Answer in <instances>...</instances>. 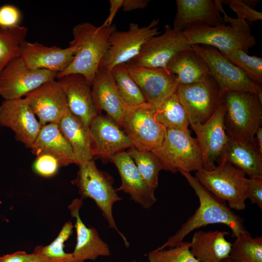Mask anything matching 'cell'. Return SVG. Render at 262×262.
Returning a JSON list of instances; mask_svg holds the SVG:
<instances>
[{"label": "cell", "instance_id": "cell-1", "mask_svg": "<svg viewBox=\"0 0 262 262\" xmlns=\"http://www.w3.org/2000/svg\"><path fill=\"white\" fill-rule=\"evenodd\" d=\"M197 196L199 205L179 229L158 250L174 247L180 245L184 238L194 230L208 225L223 224L231 230L232 237L236 238L246 230L244 219L236 214L227 203L215 196L198 181L190 172L180 171Z\"/></svg>", "mask_w": 262, "mask_h": 262}, {"label": "cell", "instance_id": "cell-2", "mask_svg": "<svg viewBox=\"0 0 262 262\" xmlns=\"http://www.w3.org/2000/svg\"><path fill=\"white\" fill-rule=\"evenodd\" d=\"M116 30L115 24L96 26L88 22L75 25L72 29L73 39L69 45L76 47L71 64L57 74V79L70 74L84 76L91 83L100 61L109 47L111 34Z\"/></svg>", "mask_w": 262, "mask_h": 262}, {"label": "cell", "instance_id": "cell-3", "mask_svg": "<svg viewBox=\"0 0 262 262\" xmlns=\"http://www.w3.org/2000/svg\"><path fill=\"white\" fill-rule=\"evenodd\" d=\"M226 111L224 123L228 135L242 143H252L261 127L262 102L256 93L228 91L222 94Z\"/></svg>", "mask_w": 262, "mask_h": 262}, {"label": "cell", "instance_id": "cell-4", "mask_svg": "<svg viewBox=\"0 0 262 262\" xmlns=\"http://www.w3.org/2000/svg\"><path fill=\"white\" fill-rule=\"evenodd\" d=\"M78 165L77 176L71 183L78 188L81 198H90L94 200L109 228L117 231L128 247L129 243L116 227L113 214L114 203L122 199L113 187V178L108 173L99 169L93 159Z\"/></svg>", "mask_w": 262, "mask_h": 262}, {"label": "cell", "instance_id": "cell-5", "mask_svg": "<svg viewBox=\"0 0 262 262\" xmlns=\"http://www.w3.org/2000/svg\"><path fill=\"white\" fill-rule=\"evenodd\" d=\"M151 151L159 159L162 170L190 173L203 168L198 142L189 129H165L161 145Z\"/></svg>", "mask_w": 262, "mask_h": 262}, {"label": "cell", "instance_id": "cell-6", "mask_svg": "<svg viewBox=\"0 0 262 262\" xmlns=\"http://www.w3.org/2000/svg\"><path fill=\"white\" fill-rule=\"evenodd\" d=\"M195 174L204 188L219 199L227 201L230 209L241 211L246 208L247 178L243 171L221 160L214 169L202 168Z\"/></svg>", "mask_w": 262, "mask_h": 262}, {"label": "cell", "instance_id": "cell-7", "mask_svg": "<svg viewBox=\"0 0 262 262\" xmlns=\"http://www.w3.org/2000/svg\"><path fill=\"white\" fill-rule=\"evenodd\" d=\"M159 22V19H154L144 27L131 23L127 31L114 32L110 36L109 49L98 68L111 72L115 66L131 61L148 40L160 34L156 27Z\"/></svg>", "mask_w": 262, "mask_h": 262}, {"label": "cell", "instance_id": "cell-8", "mask_svg": "<svg viewBox=\"0 0 262 262\" xmlns=\"http://www.w3.org/2000/svg\"><path fill=\"white\" fill-rule=\"evenodd\" d=\"M191 48L206 63L209 75L215 82L221 95L228 91L262 92V85L252 82L239 67L213 47L192 45Z\"/></svg>", "mask_w": 262, "mask_h": 262}, {"label": "cell", "instance_id": "cell-9", "mask_svg": "<svg viewBox=\"0 0 262 262\" xmlns=\"http://www.w3.org/2000/svg\"><path fill=\"white\" fill-rule=\"evenodd\" d=\"M250 29H242L223 23L215 26L194 27L183 32L192 45L208 46L216 49L223 54L241 49L248 53L257 42Z\"/></svg>", "mask_w": 262, "mask_h": 262}, {"label": "cell", "instance_id": "cell-10", "mask_svg": "<svg viewBox=\"0 0 262 262\" xmlns=\"http://www.w3.org/2000/svg\"><path fill=\"white\" fill-rule=\"evenodd\" d=\"M156 108L146 103L126 107L121 128L134 146L152 151L161 144L165 129L155 119Z\"/></svg>", "mask_w": 262, "mask_h": 262}, {"label": "cell", "instance_id": "cell-11", "mask_svg": "<svg viewBox=\"0 0 262 262\" xmlns=\"http://www.w3.org/2000/svg\"><path fill=\"white\" fill-rule=\"evenodd\" d=\"M176 94L186 113L190 125L207 121L222 102L219 87L209 75L199 82L178 85Z\"/></svg>", "mask_w": 262, "mask_h": 262}, {"label": "cell", "instance_id": "cell-12", "mask_svg": "<svg viewBox=\"0 0 262 262\" xmlns=\"http://www.w3.org/2000/svg\"><path fill=\"white\" fill-rule=\"evenodd\" d=\"M58 73L31 69L20 57L11 61L0 73V95L4 99L22 98L44 83L57 79Z\"/></svg>", "mask_w": 262, "mask_h": 262}, {"label": "cell", "instance_id": "cell-13", "mask_svg": "<svg viewBox=\"0 0 262 262\" xmlns=\"http://www.w3.org/2000/svg\"><path fill=\"white\" fill-rule=\"evenodd\" d=\"M164 27V32L148 40L130 62L140 66L166 69L174 55L191 47L183 32L174 30L168 24Z\"/></svg>", "mask_w": 262, "mask_h": 262}, {"label": "cell", "instance_id": "cell-14", "mask_svg": "<svg viewBox=\"0 0 262 262\" xmlns=\"http://www.w3.org/2000/svg\"><path fill=\"white\" fill-rule=\"evenodd\" d=\"M125 65L146 102L155 108L176 92L177 77L166 69L140 66L130 62Z\"/></svg>", "mask_w": 262, "mask_h": 262}, {"label": "cell", "instance_id": "cell-15", "mask_svg": "<svg viewBox=\"0 0 262 262\" xmlns=\"http://www.w3.org/2000/svg\"><path fill=\"white\" fill-rule=\"evenodd\" d=\"M225 105L223 102L214 114L203 123L190 125L196 135L201 153L203 168L211 170L215 167L229 139L224 123Z\"/></svg>", "mask_w": 262, "mask_h": 262}, {"label": "cell", "instance_id": "cell-16", "mask_svg": "<svg viewBox=\"0 0 262 262\" xmlns=\"http://www.w3.org/2000/svg\"><path fill=\"white\" fill-rule=\"evenodd\" d=\"M94 145V158L109 162L115 154L134 147L117 122L107 115L98 113L89 125Z\"/></svg>", "mask_w": 262, "mask_h": 262}, {"label": "cell", "instance_id": "cell-17", "mask_svg": "<svg viewBox=\"0 0 262 262\" xmlns=\"http://www.w3.org/2000/svg\"><path fill=\"white\" fill-rule=\"evenodd\" d=\"M25 99L42 126L58 124L69 111L64 90L58 80L44 83L27 94Z\"/></svg>", "mask_w": 262, "mask_h": 262}, {"label": "cell", "instance_id": "cell-18", "mask_svg": "<svg viewBox=\"0 0 262 262\" xmlns=\"http://www.w3.org/2000/svg\"><path fill=\"white\" fill-rule=\"evenodd\" d=\"M0 125L11 129L16 139L30 148L42 127L25 98L4 99L2 102Z\"/></svg>", "mask_w": 262, "mask_h": 262}, {"label": "cell", "instance_id": "cell-19", "mask_svg": "<svg viewBox=\"0 0 262 262\" xmlns=\"http://www.w3.org/2000/svg\"><path fill=\"white\" fill-rule=\"evenodd\" d=\"M76 51L74 46L69 45L62 49L24 40L20 45V57L29 68L46 69L58 73L65 70L71 64Z\"/></svg>", "mask_w": 262, "mask_h": 262}, {"label": "cell", "instance_id": "cell-20", "mask_svg": "<svg viewBox=\"0 0 262 262\" xmlns=\"http://www.w3.org/2000/svg\"><path fill=\"white\" fill-rule=\"evenodd\" d=\"M173 28L183 32L190 28L223 24L218 0H177Z\"/></svg>", "mask_w": 262, "mask_h": 262}, {"label": "cell", "instance_id": "cell-21", "mask_svg": "<svg viewBox=\"0 0 262 262\" xmlns=\"http://www.w3.org/2000/svg\"><path fill=\"white\" fill-rule=\"evenodd\" d=\"M109 162L115 165L121 180V185L115 189L116 192L122 191L129 194L131 200L145 209H149L156 202L155 190L146 183L127 151L115 154Z\"/></svg>", "mask_w": 262, "mask_h": 262}, {"label": "cell", "instance_id": "cell-22", "mask_svg": "<svg viewBox=\"0 0 262 262\" xmlns=\"http://www.w3.org/2000/svg\"><path fill=\"white\" fill-rule=\"evenodd\" d=\"M57 80L64 90L69 111L89 127L98 114L93 100L92 83L79 74L66 75Z\"/></svg>", "mask_w": 262, "mask_h": 262}, {"label": "cell", "instance_id": "cell-23", "mask_svg": "<svg viewBox=\"0 0 262 262\" xmlns=\"http://www.w3.org/2000/svg\"><path fill=\"white\" fill-rule=\"evenodd\" d=\"M82 200L81 198H75L68 206L71 216L75 218L77 242L72 252L75 262L95 261L99 256L111 255L108 244L101 239L97 229L86 227L82 222L79 214Z\"/></svg>", "mask_w": 262, "mask_h": 262}, {"label": "cell", "instance_id": "cell-24", "mask_svg": "<svg viewBox=\"0 0 262 262\" xmlns=\"http://www.w3.org/2000/svg\"><path fill=\"white\" fill-rule=\"evenodd\" d=\"M91 90L98 113L105 111L121 127L126 107L120 98L111 72L98 68L92 80Z\"/></svg>", "mask_w": 262, "mask_h": 262}, {"label": "cell", "instance_id": "cell-25", "mask_svg": "<svg viewBox=\"0 0 262 262\" xmlns=\"http://www.w3.org/2000/svg\"><path fill=\"white\" fill-rule=\"evenodd\" d=\"M31 149L36 157L41 155L53 157L58 161L60 167L76 164L72 149L60 132L57 124L42 126Z\"/></svg>", "mask_w": 262, "mask_h": 262}, {"label": "cell", "instance_id": "cell-26", "mask_svg": "<svg viewBox=\"0 0 262 262\" xmlns=\"http://www.w3.org/2000/svg\"><path fill=\"white\" fill-rule=\"evenodd\" d=\"M57 125L72 149L77 165L93 159L94 145L89 127L69 111Z\"/></svg>", "mask_w": 262, "mask_h": 262}, {"label": "cell", "instance_id": "cell-27", "mask_svg": "<svg viewBox=\"0 0 262 262\" xmlns=\"http://www.w3.org/2000/svg\"><path fill=\"white\" fill-rule=\"evenodd\" d=\"M227 231L198 230L190 242V251L199 262H220L229 257L231 243L225 238Z\"/></svg>", "mask_w": 262, "mask_h": 262}, {"label": "cell", "instance_id": "cell-28", "mask_svg": "<svg viewBox=\"0 0 262 262\" xmlns=\"http://www.w3.org/2000/svg\"><path fill=\"white\" fill-rule=\"evenodd\" d=\"M243 171L249 178L262 177V153L252 143L237 142L229 136L227 143L219 158Z\"/></svg>", "mask_w": 262, "mask_h": 262}, {"label": "cell", "instance_id": "cell-29", "mask_svg": "<svg viewBox=\"0 0 262 262\" xmlns=\"http://www.w3.org/2000/svg\"><path fill=\"white\" fill-rule=\"evenodd\" d=\"M166 69L177 78L179 85H190L205 80L209 76L204 61L190 47L174 55Z\"/></svg>", "mask_w": 262, "mask_h": 262}, {"label": "cell", "instance_id": "cell-30", "mask_svg": "<svg viewBox=\"0 0 262 262\" xmlns=\"http://www.w3.org/2000/svg\"><path fill=\"white\" fill-rule=\"evenodd\" d=\"M155 119L165 129L187 130L190 125L186 113L176 92L156 108Z\"/></svg>", "mask_w": 262, "mask_h": 262}, {"label": "cell", "instance_id": "cell-31", "mask_svg": "<svg viewBox=\"0 0 262 262\" xmlns=\"http://www.w3.org/2000/svg\"><path fill=\"white\" fill-rule=\"evenodd\" d=\"M111 72L120 98L126 107H135L147 103L141 90L129 74L125 64L115 66Z\"/></svg>", "mask_w": 262, "mask_h": 262}, {"label": "cell", "instance_id": "cell-32", "mask_svg": "<svg viewBox=\"0 0 262 262\" xmlns=\"http://www.w3.org/2000/svg\"><path fill=\"white\" fill-rule=\"evenodd\" d=\"M27 31V27L20 25L0 28V73L11 61L20 57V45Z\"/></svg>", "mask_w": 262, "mask_h": 262}, {"label": "cell", "instance_id": "cell-33", "mask_svg": "<svg viewBox=\"0 0 262 262\" xmlns=\"http://www.w3.org/2000/svg\"><path fill=\"white\" fill-rule=\"evenodd\" d=\"M229 257L233 262H262V237H252L246 230L231 244Z\"/></svg>", "mask_w": 262, "mask_h": 262}, {"label": "cell", "instance_id": "cell-34", "mask_svg": "<svg viewBox=\"0 0 262 262\" xmlns=\"http://www.w3.org/2000/svg\"><path fill=\"white\" fill-rule=\"evenodd\" d=\"M127 152L132 159L146 183L155 190L158 186L159 172L162 170L157 156L151 151L135 147L129 148Z\"/></svg>", "mask_w": 262, "mask_h": 262}, {"label": "cell", "instance_id": "cell-35", "mask_svg": "<svg viewBox=\"0 0 262 262\" xmlns=\"http://www.w3.org/2000/svg\"><path fill=\"white\" fill-rule=\"evenodd\" d=\"M74 227L71 221L66 222L53 242L35 248L34 250L40 254L43 262H75L72 253L64 251L65 243L72 234Z\"/></svg>", "mask_w": 262, "mask_h": 262}, {"label": "cell", "instance_id": "cell-36", "mask_svg": "<svg viewBox=\"0 0 262 262\" xmlns=\"http://www.w3.org/2000/svg\"><path fill=\"white\" fill-rule=\"evenodd\" d=\"M224 55L230 62L240 68L252 82L262 85L261 57L249 55L241 49H236Z\"/></svg>", "mask_w": 262, "mask_h": 262}, {"label": "cell", "instance_id": "cell-37", "mask_svg": "<svg viewBox=\"0 0 262 262\" xmlns=\"http://www.w3.org/2000/svg\"><path fill=\"white\" fill-rule=\"evenodd\" d=\"M190 246V242L183 241L167 250L156 249L148 253V262H199L191 253Z\"/></svg>", "mask_w": 262, "mask_h": 262}, {"label": "cell", "instance_id": "cell-38", "mask_svg": "<svg viewBox=\"0 0 262 262\" xmlns=\"http://www.w3.org/2000/svg\"><path fill=\"white\" fill-rule=\"evenodd\" d=\"M222 2L227 4L236 14L237 18H234L236 21L246 23L247 21L252 22L262 19V13L248 6L244 0H222Z\"/></svg>", "mask_w": 262, "mask_h": 262}, {"label": "cell", "instance_id": "cell-39", "mask_svg": "<svg viewBox=\"0 0 262 262\" xmlns=\"http://www.w3.org/2000/svg\"><path fill=\"white\" fill-rule=\"evenodd\" d=\"M60 167L58 161L48 155L37 156L33 164L34 172L44 177H50L54 175Z\"/></svg>", "mask_w": 262, "mask_h": 262}, {"label": "cell", "instance_id": "cell-40", "mask_svg": "<svg viewBox=\"0 0 262 262\" xmlns=\"http://www.w3.org/2000/svg\"><path fill=\"white\" fill-rule=\"evenodd\" d=\"M21 18V13L16 6L5 4L0 7V28H10L19 25Z\"/></svg>", "mask_w": 262, "mask_h": 262}, {"label": "cell", "instance_id": "cell-41", "mask_svg": "<svg viewBox=\"0 0 262 262\" xmlns=\"http://www.w3.org/2000/svg\"><path fill=\"white\" fill-rule=\"evenodd\" d=\"M246 198L262 210V177L247 178Z\"/></svg>", "mask_w": 262, "mask_h": 262}, {"label": "cell", "instance_id": "cell-42", "mask_svg": "<svg viewBox=\"0 0 262 262\" xmlns=\"http://www.w3.org/2000/svg\"><path fill=\"white\" fill-rule=\"evenodd\" d=\"M31 255L32 253L28 254L25 251H17L0 256V262H25Z\"/></svg>", "mask_w": 262, "mask_h": 262}, {"label": "cell", "instance_id": "cell-43", "mask_svg": "<svg viewBox=\"0 0 262 262\" xmlns=\"http://www.w3.org/2000/svg\"><path fill=\"white\" fill-rule=\"evenodd\" d=\"M110 12L108 17L102 24L104 26H110L119 9L122 7L123 0H109Z\"/></svg>", "mask_w": 262, "mask_h": 262}, {"label": "cell", "instance_id": "cell-44", "mask_svg": "<svg viewBox=\"0 0 262 262\" xmlns=\"http://www.w3.org/2000/svg\"><path fill=\"white\" fill-rule=\"evenodd\" d=\"M149 1V0H123L122 8L124 12L143 9L147 6Z\"/></svg>", "mask_w": 262, "mask_h": 262}, {"label": "cell", "instance_id": "cell-45", "mask_svg": "<svg viewBox=\"0 0 262 262\" xmlns=\"http://www.w3.org/2000/svg\"><path fill=\"white\" fill-rule=\"evenodd\" d=\"M255 135L257 139L258 143L257 145L259 150L262 153V128L261 127L258 129Z\"/></svg>", "mask_w": 262, "mask_h": 262}, {"label": "cell", "instance_id": "cell-46", "mask_svg": "<svg viewBox=\"0 0 262 262\" xmlns=\"http://www.w3.org/2000/svg\"><path fill=\"white\" fill-rule=\"evenodd\" d=\"M25 262H43V261L40 254L34 250L32 253L31 257Z\"/></svg>", "mask_w": 262, "mask_h": 262}, {"label": "cell", "instance_id": "cell-47", "mask_svg": "<svg viewBox=\"0 0 262 262\" xmlns=\"http://www.w3.org/2000/svg\"><path fill=\"white\" fill-rule=\"evenodd\" d=\"M220 262H233L231 259L229 257L226 259H223Z\"/></svg>", "mask_w": 262, "mask_h": 262}]
</instances>
